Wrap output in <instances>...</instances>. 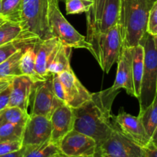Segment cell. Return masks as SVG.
I'll list each match as a JSON object with an SVG mask.
<instances>
[{"label":"cell","instance_id":"6da1fadb","mask_svg":"<svg viewBox=\"0 0 157 157\" xmlns=\"http://www.w3.org/2000/svg\"><path fill=\"white\" fill-rule=\"evenodd\" d=\"M113 102L102 90L91 94V99L72 109L75 115L73 130L94 140L98 149L115 130L111 114Z\"/></svg>","mask_w":157,"mask_h":157},{"label":"cell","instance_id":"7a4b0ae2","mask_svg":"<svg viewBox=\"0 0 157 157\" xmlns=\"http://www.w3.org/2000/svg\"><path fill=\"white\" fill-rule=\"evenodd\" d=\"M156 0H120L117 26L123 48L140 44L147 32L150 9Z\"/></svg>","mask_w":157,"mask_h":157},{"label":"cell","instance_id":"3957f363","mask_svg":"<svg viewBox=\"0 0 157 157\" xmlns=\"http://www.w3.org/2000/svg\"><path fill=\"white\" fill-rule=\"evenodd\" d=\"M140 44L144 49V64L138 101L140 112L151 104L157 94V40L156 36L146 32Z\"/></svg>","mask_w":157,"mask_h":157},{"label":"cell","instance_id":"277c9868","mask_svg":"<svg viewBox=\"0 0 157 157\" xmlns=\"http://www.w3.org/2000/svg\"><path fill=\"white\" fill-rule=\"evenodd\" d=\"M91 46V54L99 64L101 70L108 74L114 63L117 62L122 52V40L117 25L105 33L86 38Z\"/></svg>","mask_w":157,"mask_h":157},{"label":"cell","instance_id":"5b68a950","mask_svg":"<svg viewBox=\"0 0 157 157\" xmlns=\"http://www.w3.org/2000/svg\"><path fill=\"white\" fill-rule=\"evenodd\" d=\"M48 0H22L20 25L25 34L40 40L52 38L48 21Z\"/></svg>","mask_w":157,"mask_h":157},{"label":"cell","instance_id":"8992f818","mask_svg":"<svg viewBox=\"0 0 157 157\" xmlns=\"http://www.w3.org/2000/svg\"><path fill=\"white\" fill-rule=\"evenodd\" d=\"M48 21L52 36L71 48H84L91 52V46L85 37L68 22L58 7V0H48Z\"/></svg>","mask_w":157,"mask_h":157},{"label":"cell","instance_id":"52a82bcc","mask_svg":"<svg viewBox=\"0 0 157 157\" xmlns=\"http://www.w3.org/2000/svg\"><path fill=\"white\" fill-rule=\"evenodd\" d=\"M120 0H93L86 12L87 37L105 33L117 25Z\"/></svg>","mask_w":157,"mask_h":157},{"label":"cell","instance_id":"ba28073f","mask_svg":"<svg viewBox=\"0 0 157 157\" xmlns=\"http://www.w3.org/2000/svg\"><path fill=\"white\" fill-rule=\"evenodd\" d=\"M101 155L107 157H146L145 149L115 129L100 147Z\"/></svg>","mask_w":157,"mask_h":157},{"label":"cell","instance_id":"9c48e42d","mask_svg":"<svg viewBox=\"0 0 157 157\" xmlns=\"http://www.w3.org/2000/svg\"><path fill=\"white\" fill-rule=\"evenodd\" d=\"M58 146L61 153L67 157H93L99 153L94 140L75 130L67 133Z\"/></svg>","mask_w":157,"mask_h":157},{"label":"cell","instance_id":"30bf717a","mask_svg":"<svg viewBox=\"0 0 157 157\" xmlns=\"http://www.w3.org/2000/svg\"><path fill=\"white\" fill-rule=\"evenodd\" d=\"M114 128L122 133L140 147L146 148L150 144L151 138L146 131L139 117H134L121 109L116 117L112 116Z\"/></svg>","mask_w":157,"mask_h":157},{"label":"cell","instance_id":"8fae6325","mask_svg":"<svg viewBox=\"0 0 157 157\" xmlns=\"http://www.w3.org/2000/svg\"><path fill=\"white\" fill-rule=\"evenodd\" d=\"M121 88L125 89L129 95L136 98L132 69L131 48H123L117 61V71L114 83L112 87L104 91L114 100Z\"/></svg>","mask_w":157,"mask_h":157},{"label":"cell","instance_id":"7c38bea8","mask_svg":"<svg viewBox=\"0 0 157 157\" xmlns=\"http://www.w3.org/2000/svg\"><path fill=\"white\" fill-rule=\"evenodd\" d=\"M33 104L30 114L41 115L50 119L57 107L63 104L55 96L52 87V76L35 85Z\"/></svg>","mask_w":157,"mask_h":157},{"label":"cell","instance_id":"4fadbf2b","mask_svg":"<svg viewBox=\"0 0 157 157\" xmlns=\"http://www.w3.org/2000/svg\"><path fill=\"white\" fill-rule=\"evenodd\" d=\"M51 136L50 119L41 115L29 114L23 130L21 140L23 147L40 145L50 140Z\"/></svg>","mask_w":157,"mask_h":157},{"label":"cell","instance_id":"5bb4252c","mask_svg":"<svg viewBox=\"0 0 157 157\" xmlns=\"http://www.w3.org/2000/svg\"><path fill=\"white\" fill-rule=\"evenodd\" d=\"M58 77L64 89L65 104L71 108H78L91 99V94L81 84L72 69L58 74Z\"/></svg>","mask_w":157,"mask_h":157},{"label":"cell","instance_id":"9a60e30c","mask_svg":"<svg viewBox=\"0 0 157 157\" xmlns=\"http://www.w3.org/2000/svg\"><path fill=\"white\" fill-rule=\"evenodd\" d=\"M37 83L29 76L19 75L11 82V96L9 107H17L28 113L31 94Z\"/></svg>","mask_w":157,"mask_h":157},{"label":"cell","instance_id":"2e32d148","mask_svg":"<svg viewBox=\"0 0 157 157\" xmlns=\"http://www.w3.org/2000/svg\"><path fill=\"white\" fill-rule=\"evenodd\" d=\"M50 121L52 124L51 140L59 144L61 139L74 129L73 110L66 104H62L55 109L51 116Z\"/></svg>","mask_w":157,"mask_h":157},{"label":"cell","instance_id":"e0dca14e","mask_svg":"<svg viewBox=\"0 0 157 157\" xmlns=\"http://www.w3.org/2000/svg\"><path fill=\"white\" fill-rule=\"evenodd\" d=\"M61 44V42L56 37L42 40L38 44L35 57V68L37 74L44 80L51 78L48 73V66Z\"/></svg>","mask_w":157,"mask_h":157},{"label":"cell","instance_id":"ac0fdd59","mask_svg":"<svg viewBox=\"0 0 157 157\" xmlns=\"http://www.w3.org/2000/svg\"><path fill=\"white\" fill-rule=\"evenodd\" d=\"M40 41H41L26 46L23 50L22 55L20 59V69H21V75L29 76L36 83L44 81L37 74L36 68H35L37 46Z\"/></svg>","mask_w":157,"mask_h":157},{"label":"cell","instance_id":"d6986e66","mask_svg":"<svg viewBox=\"0 0 157 157\" xmlns=\"http://www.w3.org/2000/svg\"><path fill=\"white\" fill-rule=\"evenodd\" d=\"M132 69H133V84L136 98H139L140 93L141 81L144 64V49L142 44H139L131 48Z\"/></svg>","mask_w":157,"mask_h":157},{"label":"cell","instance_id":"ffe728a7","mask_svg":"<svg viewBox=\"0 0 157 157\" xmlns=\"http://www.w3.org/2000/svg\"><path fill=\"white\" fill-rule=\"evenodd\" d=\"M71 48L66 46L61 43L58 52L51 61L48 69L49 76L58 75L64 71L71 69L70 65V58L71 54Z\"/></svg>","mask_w":157,"mask_h":157},{"label":"cell","instance_id":"44dd1931","mask_svg":"<svg viewBox=\"0 0 157 157\" xmlns=\"http://www.w3.org/2000/svg\"><path fill=\"white\" fill-rule=\"evenodd\" d=\"M41 41L37 37L23 33L21 36L0 46V64L12 55L32 43Z\"/></svg>","mask_w":157,"mask_h":157},{"label":"cell","instance_id":"7402d4cb","mask_svg":"<svg viewBox=\"0 0 157 157\" xmlns=\"http://www.w3.org/2000/svg\"><path fill=\"white\" fill-rule=\"evenodd\" d=\"M24 48L18 51L8 59L0 64V79L13 78L21 75L20 69V59Z\"/></svg>","mask_w":157,"mask_h":157},{"label":"cell","instance_id":"603a6c76","mask_svg":"<svg viewBox=\"0 0 157 157\" xmlns=\"http://www.w3.org/2000/svg\"><path fill=\"white\" fill-rule=\"evenodd\" d=\"M22 0H1L0 16L9 21L21 23Z\"/></svg>","mask_w":157,"mask_h":157},{"label":"cell","instance_id":"cb8c5ba5","mask_svg":"<svg viewBox=\"0 0 157 157\" xmlns=\"http://www.w3.org/2000/svg\"><path fill=\"white\" fill-rule=\"evenodd\" d=\"M25 147L23 157H52L61 153L58 144L51 140L40 145Z\"/></svg>","mask_w":157,"mask_h":157},{"label":"cell","instance_id":"d4e9b609","mask_svg":"<svg viewBox=\"0 0 157 157\" xmlns=\"http://www.w3.org/2000/svg\"><path fill=\"white\" fill-rule=\"evenodd\" d=\"M139 117L147 134L151 138L157 127V94L154 100L144 111L140 112Z\"/></svg>","mask_w":157,"mask_h":157},{"label":"cell","instance_id":"484cf974","mask_svg":"<svg viewBox=\"0 0 157 157\" xmlns=\"http://www.w3.org/2000/svg\"><path fill=\"white\" fill-rule=\"evenodd\" d=\"M29 113L17 107H8L0 111V126L5 124H25Z\"/></svg>","mask_w":157,"mask_h":157},{"label":"cell","instance_id":"4316f807","mask_svg":"<svg viewBox=\"0 0 157 157\" xmlns=\"http://www.w3.org/2000/svg\"><path fill=\"white\" fill-rule=\"evenodd\" d=\"M23 33L20 23L6 21L0 25V46L19 38Z\"/></svg>","mask_w":157,"mask_h":157},{"label":"cell","instance_id":"83f0119b","mask_svg":"<svg viewBox=\"0 0 157 157\" xmlns=\"http://www.w3.org/2000/svg\"><path fill=\"white\" fill-rule=\"evenodd\" d=\"M25 124H5L0 126V141L22 140Z\"/></svg>","mask_w":157,"mask_h":157},{"label":"cell","instance_id":"f1b7e54d","mask_svg":"<svg viewBox=\"0 0 157 157\" xmlns=\"http://www.w3.org/2000/svg\"><path fill=\"white\" fill-rule=\"evenodd\" d=\"M67 15H75L87 12L93 4L92 0H64Z\"/></svg>","mask_w":157,"mask_h":157},{"label":"cell","instance_id":"f546056e","mask_svg":"<svg viewBox=\"0 0 157 157\" xmlns=\"http://www.w3.org/2000/svg\"><path fill=\"white\" fill-rule=\"evenodd\" d=\"M22 147V142L20 140L0 141V156L18 151Z\"/></svg>","mask_w":157,"mask_h":157},{"label":"cell","instance_id":"4dcf8cb0","mask_svg":"<svg viewBox=\"0 0 157 157\" xmlns=\"http://www.w3.org/2000/svg\"><path fill=\"white\" fill-rule=\"evenodd\" d=\"M147 32L153 36H156L157 35V0L150 9L147 22Z\"/></svg>","mask_w":157,"mask_h":157},{"label":"cell","instance_id":"1f68e13d","mask_svg":"<svg viewBox=\"0 0 157 157\" xmlns=\"http://www.w3.org/2000/svg\"><path fill=\"white\" fill-rule=\"evenodd\" d=\"M52 87H53L54 93H55L56 98L63 104L66 103L65 93L63 84L60 80L58 75H52Z\"/></svg>","mask_w":157,"mask_h":157},{"label":"cell","instance_id":"d6a6232c","mask_svg":"<svg viewBox=\"0 0 157 157\" xmlns=\"http://www.w3.org/2000/svg\"><path fill=\"white\" fill-rule=\"evenodd\" d=\"M11 96V84L0 93V111L9 107Z\"/></svg>","mask_w":157,"mask_h":157},{"label":"cell","instance_id":"836d02e7","mask_svg":"<svg viewBox=\"0 0 157 157\" xmlns=\"http://www.w3.org/2000/svg\"><path fill=\"white\" fill-rule=\"evenodd\" d=\"M144 149L146 152V157H157V147L150 144Z\"/></svg>","mask_w":157,"mask_h":157},{"label":"cell","instance_id":"e575fe53","mask_svg":"<svg viewBox=\"0 0 157 157\" xmlns=\"http://www.w3.org/2000/svg\"><path fill=\"white\" fill-rule=\"evenodd\" d=\"M25 150V147H22V148H21V150H18V151L13 152V153H8V154L2 155V156H0V157H23V156H24Z\"/></svg>","mask_w":157,"mask_h":157},{"label":"cell","instance_id":"d590c367","mask_svg":"<svg viewBox=\"0 0 157 157\" xmlns=\"http://www.w3.org/2000/svg\"><path fill=\"white\" fill-rule=\"evenodd\" d=\"M12 79L13 78H3V79H0V93L11 84Z\"/></svg>","mask_w":157,"mask_h":157},{"label":"cell","instance_id":"8d00e7d4","mask_svg":"<svg viewBox=\"0 0 157 157\" xmlns=\"http://www.w3.org/2000/svg\"><path fill=\"white\" fill-rule=\"evenodd\" d=\"M150 144L152 146H154V147H157V127L153 133V136H152Z\"/></svg>","mask_w":157,"mask_h":157},{"label":"cell","instance_id":"74e56055","mask_svg":"<svg viewBox=\"0 0 157 157\" xmlns=\"http://www.w3.org/2000/svg\"><path fill=\"white\" fill-rule=\"evenodd\" d=\"M52 157H67V156H66L65 155H64V154H63V153H58V154L55 155V156H52Z\"/></svg>","mask_w":157,"mask_h":157},{"label":"cell","instance_id":"f35d334b","mask_svg":"<svg viewBox=\"0 0 157 157\" xmlns=\"http://www.w3.org/2000/svg\"><path fill=\"white\" fill-rule=\"evenodd\" d=\"M6 21V20L5 19V18H3L2 17L0 16V25H2L3 24V23H5Z\"/></svg>","mask_w":157,"mask_h":157},{"label":"cell","instance_id":"ab89813d","mask_svg":"<svg viewBox=\"0 0 157 157\" xmlns=\"http://www.w3.org/2000/svg\"><path fill=\"white\" fill-rule=\"evenodd\" d=\"M100 155H101V153H100V152H99V153H98V154L96 155V156H93V157H99Z\"/></svg>","mask_w":157,"mask_h":157},{"label":"cell","instance_id":"60d3db41","mask_svg":"<svg viewBox=\"0 0 157 157\" xmlns=\"http://www.w3.org/2000/svg\"><path fill=\"white\" fill-rule=\"evenodd\" d=\"M99 157H107V156H103V155H100Z\"/></svg>","mask_w":157,"mask_h":157},{"label":"cell","instance_id":"b9f144b4","mask_svg":"<svg viewBox=\"0 0 157 157\" xmlns=\"http://www.w3.org/2000/svg\"><path fill=\"white\" fill-rule=\"evenodd\" d=\"M59 1H64V0H58V2ZM92 1H93V0H92Z\"/></svg>","mask_w":157,"mask_h":157},{"label":"cell","instance_id":"7bdbcfd3","mask_svg":"<svg viewBox=\"0 0 157 157\" xmlns=\"http://www.w3.org/2000/svg\"><path fill=\"white\" fill-rule=\"evenodd\" d=\"M156 40H157V35H156Z\"/></svg>","mask_w":157,"mask_h":157},{"label":"cell","instance_id":"ee69618b","mask_svg":"<svg viewBox=\"0 0 157 157\" xmlns=\"http://www.w3.org/2000/svg\"><path fill=\"white\" fill-rule=\"evenodd\" d=\"M0 3H1V0H0Z\"/></svg>","mask_w":157,"mask_h":157}]
</instances>
